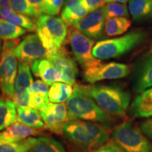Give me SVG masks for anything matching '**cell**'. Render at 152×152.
Here are the masks:
<instances>
[{
  "mask_svg": "<svg viewBox=\"0 0 152 152\" xmlns=\"http://www.w3.org/2000/svg\"><path fill=\"white\" fill-rule=\"evenodd\" d=\"M61 134L75 152H91L109 140L105 125L80 120L68 121L63 127Z\"/></svg>",
  "mask_w": 152,
  "mask_h": 152,
  "instance_id": "1",
  "label": "cell"
},
{
  "mask_svg": "<svg viewBox=\"0 0 152 152\" xmlns=\"http://www.w3.org/2000/svg\"><path fill=\"white\" fill-rule=\"evenodd\" d=\"M80 85L102 109L115 116H124L130 102V93L115 85Z\"/></svg>",
  "mask_w": 152,
  "mask_h": 152,
  "instance_id": "2",
  "label": "cell"
},
{
  "mask_svg": "<svg viewBox=\"0 0 152 152\" xmlns=\"http://www.w3.org/2000/svg\"><path fill=\"white\" fill-rule=\"evenodd\" d=\"M68 121H85L109 126L112 118L102 109L92 97L81 89L79 84H75L73 92L66 102Z\"/></svg>",
  "mask_w": 152,
  "mask_h": 152,
  "instance_id": "3",
  "label": "cell"
},
{
  "mask_svg": "<svg viewBox=\"0 0 152 152\" xmlns=\"http://www.w3.org/2000/svg\"><path fill=\"white\" fill-rule=\"evenodd\" d=\"M37 33L44 47L49 53L56 52L64 46L68 37V27L61 18L42 14L36 20Z\"/></svg>",
  "mask_w": 152,
  "mask_h": 152,
  "instance_id": "4",
  "label": "cell"
},
{
  "mask_svg": "<svg viewBox=\"0 0 152 152\" xmlns=\"http://www.w3.org/2000/svg\"><path fill=\"white\" fill-rule=\"evenodd\" d=\"M145 38L142 31H132L122 37L105 39L95 44L92 55L99 60L118 58L139 46Z\"/></svg>",
  "mask_w": 152,
  "mask_h": 152,
  "instance_id": "5",
  "label": "cell"
},
{
  "mask_svg": "<svg viewBox=\"0 0 152 152\" xmlns=\"http://www.w3.org/2000/svg\"><path fill=\"white\" fill-rule=\"evenodd\" d=\"M112 140L122 152H152V144L130 121L118 125L112 132Z\"/></svg>",
  "mask_w": 152,
  "mask_h": 152,
  "instance_id": "6",
  "label": "cell"
},
{
  "mask_svg": "<svg viewBox=\"0 0 152 152\" xmlns=\"http://www.w3.org/2000/svg\"><path fill=\"white\" fill-rule=\"evenodd\" d=\"M67 41L71 46L74 57L83 70L101 62V60L96 58L92 55L95 42L73 26L68 28Z\"/></svg>",
  "mask_w": 152,
  "mask_h": 152,
  "instance_id": "7",
  "label": "cell"
},
{
  "mask_svg": "<svg viewBox=\"0 0 152 152\" xmlns=\"http://www.w3.org/2000/svg\"><path fill=\"white\" fill-rule=\"evenodd\" d=\"M83 77L87 83L94 84L105 80H114L126 77L130 73L129 66L120 63L110 62L96 65L83 70Z\"/></svg>",
  "mask_w": 152,
  "mask_h": 152,
  "instance_id": "8",
  "label": "cell"
},
{
  "mask_svg": "<svg viewBox=\"0 0 152 152\" xmlns=\"http://www.w3.org/2000/svg\"><path fill=\"white\" fill-rule=\"evenodd\" d=\"M20 63L28 64L30 66L35 60L47 58L49 52L44 47L37 34H29L20 42L19 45L12 52Z\"/></svg>",
  "mask_w": 152,
  "mask_h": 152,
  "instance_id": "9",
  "label": "cell"
},
{
  "mask_svg": "<svg viewBox=\"0 0 152 152\" xmlns=\"http://www.w3.org/2000/svg\"><path fill=\"white\" fill-rule=\"evenodd\" d=\"M18 59L12 52L1 53L0 58V90L4 98L13 100L15 94Z\"/></svg>",
  "mask_w": 152,
  "mask_h": 152,
  "instance_id": "10",
  "label": "cell"
},
{
  "mask_svg": "<svg viewBox=\"0 0 152 152\" xmlns=\"http://www.w3.org/2000/svg\"><path fill=\"white\" fill-rule=\"evenodd\" d=\"M54 68L59 72L63 83L73 85L78 75V68L67 49L63 46L56 52L50 53L47 57Z\"/></svg>",
  "mask_w": 152,
  "mask_h": 152,
  "instance_id": "11",
  "label": "cell"
},
{
  "mask_svg": "<svg viewBox=\"0 0 152 152\" xmlns=\"http://www.w3.org/2000/svg\"><path fill=\"white\" fill-rule=\"evenodd\" d=\"M45 128L56 134H61L64 125L68 121L66 104L49 103L39 110Z\"/></svg>",
  "mask_w": 152,
  "mask_h": 152,
  "instance_id": "12",
  "label": "cell"
},
{
  "mask_svg": "<svg viewBox=\"0 0 152 152\" xmlns=\"http://www.w3.org/2000/svg\"><path fill=\"white\" fill-rule=\"evenodd\" d=\"M105 22L103 8H100L90 12L73 26L91 39H100L104 37Z\"/></svg>",
  "mask_w": 152,
  "mask_h": 152,
  "instance_id": "13",
  "label": "cell"
},
{
  "mask_svg": "<svg viewBox=\"0 0 152 152\" xmlns=\"http://www.w3.org/2000/svg\"><path fill=\"white\" fill-rule=\"evenodd\" d=\"M34 75L39 77L47 85H52L56 82H62V77L50 60L47 58H42L35 60L30 66Z\"/></svg>",
  "mask_w": 152,
  "mask_h": 152,
  "instance_id": "14",
  "label": "cell"
},
{
  "mask_svg": "<svg viewBox=\"0 0 152 152\" xmlns=\"http://www.w3.org/2000/svg\"><path fill=\"white\" fill-rule=\"evenodd\" d=\"M128 113L133 118L152 117V87L136 96L130 104Z\"/></svg>",
  "mask_w": 152,
  "mask_h": 152,
  "instance_id": "15",
  "label": "cell"
},
{
  "mask_svg": "<svg viewBox=\"0 0 152 152\" xmlns=\"http://www.w3.org/2000/svg\"><path fill=\"white\" fill-rule=\"evenodd\" d=\"M135 92L141 93L152 87V53L144 59L136 72L133 83Z\"/></svg>",
  "mask_w": 152,
  "mask_h": 152,
  "instance_id": "16",
  "label": "cell"
},
{
  "mask_svg": "<svg viewBox=\"0 0 152 152\" xmlns=\"http://www.w3.org/2000/svg\"><path fill=\"white\" fill-rule=\"evenodd\" d=\"M89 14L81 0H66L64 5L61 16L67 26H71L79 22Z\"/></svg>",
  "mask_w": 152,
  "mask_h": 152,
  "instance_id": "17",
  "label": "cell"
},
{
  "mask_svg": "<svg viewBox=\"0 0 152 152\" xmlns=\"http://www.w3.org/2000/svg\"><path fill=\"white\" fill-rule=\"evenodd\" d=\"M40 134L37 129L30 128L20 123H15L0 132V142L24 140Z\"/></svg>",
  "mask_w": 152,
  "mask_h": 152,
  "instance_id": "18",
  "label": "cell"
},
{
  "mask_svg": "<svg viewBox=\"0 0 152 152\" xmlns=\"http://www.w3.org/2000/svg\"><path fill=\"white\" fill-rule=\"evenodd\" d=\"M49 85L42 80L34 82L29 88L30 105L29 107L36 110H40L49 103Z\"/></svg>",
  "mask_w": 152,
  "mask_h": 152,
  "instance_id": "19",
  "label": "cell"
},
{
  "mask_svg": "<svg viewBox=\"0 0 152 152\" xmlns=\"http://www.w3.org/2000/svg\"><path fill=\"white\" fill-rule=\"evenodd\" d=\"M17 106L12 99H0V132L16 123Z\"/></svg>",
  "mask_w": 152,
  "mask_h": 152,
  "instance_id": "20",
  "label": "cell"
},
{
  "mask_svg": "<svg viewBox=\"0 0 152 152\" xmlns=\"http://www.w3.org/2000/svg\"><path fill=\"white\" fill-rule=\"evenodd\" d=\"M17 121L35 129L45 128L40 113L30 107H17Z\"/></svg>",
  "mask_w": 152,
  "mask_h": 152,
  "instance_id": "21",
  "label": "cell"
},
{
  "mask_svg": "<svg viewBox=\"0 0 152 152\" xmlns=\"http://www.w3.org/2000/svg\"><path fill=\"white\" fill-rule=\"evenodd\" d=\"M0 16L3 20L12 23L28 31H37V26L26 15L18 14L11 9L0 7Z\"/></svg>",
  "mask_w": 152,
  "mask_h": 152,
  "instance_id": "22",
  "label": "cell"
},
{
  "mask_svg": "<svg viewBox=\"0 0 152 152\" xmlns=\"http://www.w3.org/2000/svg\"><path fill=\"white\" fill-rule=\"evenodd\" d=\"M73 92L72 85L63 82H56L51 85L48 92L49 102L61 104L67 102Z\"/></svg>",
  "mask_w": 152,
  "mask_h": 152,
  "instance_id": "23",
  "label": "cell"
},
{
  "mask_svg": "<svg viewBox=\"0 0 152 152\" xmlns=\"http://www.w3.org/2000/svg\"><path fill=\"white\" fill-rule=\"evenodd\" d=\"M128 7L133 19L137 21L152 17V0H129Z\"/></svg>",
  "mask_w": 152,
  "mask_h": 152,
  "instance_id": "24",
  "label": "cell"
},
{
  "mask_svg": "<svg viewBox=\"0 0 152 152\" xmlns=\"http://www.w3.org/2000/svg\"><path fill=\"white\" fill-rule=\"evenodd\" d=\"M131 26V21L126 17H113L106 19L104 32L109 37L122 35Z\"/></svg>",
  "mask_w": 152,
  "mask_h": 152,
  "instance_id": "25",
  "label": "cell"
},
{
  "mask_svg": "<svg viewBox=\"0 0 152 152\" xmlns=\"http://www.w3.org/2000/svg\"><path fill=\"white\" fill-rule=\"evenodd\" d=\"M30 152H66L61 143L52 138L40 137L36 138Z\"/></svg>",
  "mask_w": 152,
  "mask_h": 152,
  "instance_id": "26",
  "label": "cell"
},
{
  "mask_svg": "<svg viewBox=\"0 0 152 152\" xmlns=\"http://www.w3.org/2000/svg\"><path fill=\"white\" fill-rule=\"evenodd\" d=\"M33 83V79L30 71V66L24 63L19 62L18 73H17L16 84H15V92L29 90Z\"/></svg>",
  "mask_w": 152,
  "mask_h": 152,
  "instance_id": "27",
  "label": "cell"
},
{
  "mask_svg": "<svg viewBox=\"0 0 152 152\" xmlns=\"http://www.w3.org/2000/svg\"><path fill=\"white\" fill-rule=\"evenodd\" d=\"M36 138L28 137L14 142H0V152H28L35 144Z\"/></svg>",
  "mask_w": 152,
  "mask_h": 152,
  "instance_id": "28",
  "label": "cell"
},
{
  "mask_svg": "<svg viewBox=\"0 0 152 152\" xmlns=\"http://www.w3.org/2000/svg\"><path fill=\"white\" fill-rule=\"evenodd\" d=\"M26 30L7 20H0V39L4 40L18 38L26 33Z\"/></svg>",
  "mask_w": 152,
  "mask_h": 152,
  "instance_id": "29",
  "label": "cell"
},
{
  "mask_svg": "<svg viewBox=\"0 0 152 152\" xmlns=\"http://www.w3.org/2000/svg\"><path fill=\"white\" fill-rule=\"evenodd\" d=\"M106 19L113 17H128L129 12L125 4L111 2L102 7Z\"/></svg>",
  "mask_w": 152,
  "mask_h": 152,
  "instance_id": "30",
  "label": "cell"
},
{
  "mask_svg": "<svg viewBox=\"0 0 152 152\" xmlns=\"http://www.w3.org/2000/svg\"><path fill=\"white\" fill-rule=\"evenodd\" d=\"M11 9L15 12L26 15L30 17H36L35 13L28 4L27 0H8Z\"/></svg>",
  "mask_w": 152,
  "mask_h": 152,
  "instance_id": "31",
  "label": "cell"
},
{
  "mask_svg": "<svg viewBox=\"0 0 152 152\" xmlns=\"http://www.w3.org/2000/svg\"><path fill=\"white\" fill-rule=\"evenodd\" d=\"M64 0H45L42 8V14L56 16L59 14Z\"/></svg>",
  "mask_w": 152,
  "mask_h": 152,
  "instance_id": "32",
  "label": "cell"
},
{
  "mask_svg": "<svg viewBox=\"0 0 152 152\" xmlns=\"http://www.w3.org/2000/svg\"><path fill=\"white\" fill-rule=\"evenodd\" d=\"M13 101L17 107H29L30 92L29 90L24 91H16Z\"/></svg>",
  "mask_w": 152,
  "mask_h": 152,
  "instance_id": "33",
  "label": "cell"
},
{
  "mask_svg": "<svg viewBox=\"0 0 152 152\" xmlns=\"http://www.w3.org/2000/svg\"><path fill=\"white\" fill-rule=\"evenodd\" d=\"M89 13L104 7L107 3V0H81Z\"/></svg>",
  "mask_w": 152,
  "mask_h": 152,
  "instance_id": "34",
  "label": "cell"
},
{
  "mask_svg": "<svg viewBox=\"0 0 152 152\" xmlns=\"http://www.w3.org/2000/svg\"><path fill=\"white\" fill-rule=\"evenodd\" d=\"M20 43V39L19 38L15 39H6L4 41L2 45V50L1 53H11L18 46Z\"/></svg>",
  "mask_w": 152,
  "mask_h": 152,
  "instance_id": "35",
  "label": "cell"
},
{
  "mask_svg": "<svg viewBox=\"0 0 152 152\" xmlns=\"http://www.w3.org/2000/svg\"><path fill=\"white\" fill-rule=\"evenodd\" d=\"M140 128L144 135L152 142V118L147 119L142 122Z\"/></svg>",
  "mask_w": 152,
  "mask_h": 152,
  "instance_id": "36",
  "label": "cell"
},
{
  "mask_svg": "<svg viewBox=\"0 0 152 152\" xmlns=\"http://www.w3.org/2000/svg\"><path fill=\"white\" fill-rule=\"evenodd\" d=\"M45 0H27L28 4L33 12L35 13L36 18L42 15V8Z\"/></svg>",
  "mask_w": 152,
  "mask_h": 152,
  "instance_id": "37",
  "label": "cell"
},
{
  "mask_svg": "<svg viewBox=\"0 0 152 152\" xmlns=\"http://www.w3.org/2000/svg\"><path fill=\"white\" fill-rule=\"evenodd\" d=\"M91 152H122L118 147L114 144V142H109L103 144L97 149L93 150Z\"/></svg>",
  "mask_w": 152,
  "mask_h": 152,
  "instance_id": "38",
  "label": "cell"
},
{
  "mask_svg": "<svg viewBox=\"0 0 152 152\" xmlns=\"http://www.w3.org/2000/svg\"><path fill=\"white\" fill-rule=\"evenodd\" d=\"M129 0H107V3L111 2H118V3H123L125 4Z\"/></svg>",
  "mask_w": 152,
  "mask_h": 152,
  "instance_id": "39",
  "label": "cell"
},
{
  "mask_svg": "<svg viewBox=\"0 0 152 152\" xmlns=\"http://www.w3.org/2000/svg\"><path fill=\"white\" fill-rule=\"evenodd\" d=\"M0 51H1V41H0Z\"/></svg>",
  "mask_w": 152,
  "mask_h": 152,
  "instance_id": "40",
  "label": "cell"
},
{
  "mask_svg": "<svg viewBox=\"0 0 152 152\" xmlns=\"http://www.w3.org/2000/svg\"><path fill=\"white\" fill-rule=\"evenodd\" d=\"M151 53H152V48H151V52H150Z\"/></svg>",
  "mask_w": 152,
  "mask_h": 152,
  "instance_id": "41",
  "label": "cell"
}]
</instances>
